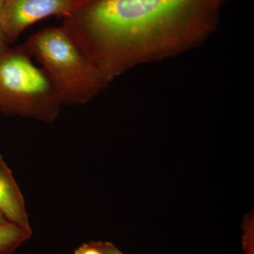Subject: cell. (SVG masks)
Segmentation results:
<instances>
[{"label": "cell", "mask_w": 254, "mask_h": 254, "mask_svg": "<svg viewBox=\"0 0 254 254\" xmlns=\"http://www.w3.org/2000/svg\"><path fill=\"white\" fill-rule=\"evenodd\" d=\"M23 45L43 66L63 105L89 103L109 85L62 27L42 29Z\"/></svg>", "instance_id": "7a4b0ae2"}, {"label": "cell", "mask_w": 254, "mask_h": 254, "mask_svg": "<svg viewBox=\"0 0 254 254\" xmlns=\"http://www.w3.org/2000/svg\"><path fill=\"white\" fill-rule=\"evenodd\" d=\"M103 247L105 254H125L110 242H103Z\"/></svg>", "instance_id": "30bf717a"}, {"label": "cell", "mask_w": 254, "mask_h": 254, "mask_svg": "<svg viewBox=\"0 0 254 254\" xmlns=\"http://www.w3.org/2000/svg\"><path fill=\"white\" fill-rule=\"evenodd\" d=\"M229 0H222V4H225V2H227V1H228Z\"/></svg>", "instance_id": "4fadbf2b"}, {"label": "cell", "mask_w": 254, "mask_h": 254, "mask_svg": "<svg viewBox=\"0 0 254 254\" xmlns=\"http://www.w3.org/2000/svg\"><path fill=\"white\" fill-rule=\"evenodd\" d=\"M76 0H4L0 26L10 44L33 23L52 16H68Z\"/></svg>", "instance_id": "277c9868"}, {"label": "cell", "mask_w": 254, "mask_h": 254, "mask_svg": "<svg viewBox=\"0 0 254 254\" xmlns=\"http://www.w3.org/2000/svg\"><path fill=\"white\" fill-rule=\"evenodd\" d=\"M222 0H76L63 28L107 83L195 50L218 28Z\"/></svg>", "instance_id": "6da1fadb"}, {"label": "cell", "mask_w": 254, "mask_h": 254, "mask_svg": "<svg viewBox=\"0 0 254 254\" xmlns=\"http://www.w3.org/2000/svg\"><path fill=\"white\" fill-rule=\"evenodd\" d=\"M9 223H11V222L8 221L7 219L4 216V214L0 211V225H6V224Z\"/></svg>", "instance_id": "8fae6325"}, {"label": "cell", "mask_w": 254, "mask_h": 254, "mask_svg": "<svg viewBox=\"0 0 254 254\" xmlns=\"http://www.w3.org/2000/svg\"><path fill=\"white\" fill-rule=\"evenodd\" d=\"M4 0H0V11H1V7H2L3 3Z\"/></svg>", "instance_id": "7c38bea8"}, {"label": "cell", "mask_w": 254, "mask_h": 254, "mask_svg": "<svg viewBox=\"0 0 254 254\" xmlns=\"http://www.w3.org/2000/svg\"><path fill=\"white\" fill-rule=\"evenodd\" d=\"M31 58L23 44L0 55V112L52 123L63 105L46 73Z\"/></svg>", "instance_id": "3957f363"}, {"label": "cell", "mask_w": 254, "mask_h": 254, "mask_svg": "<svg viewBox=\"0 0 254 254\" xmlns=\"http://www.w3.org/2000/svg\"><path fill=\"white\" fill-rule=\"evenodd\" d=\"M0 211L14 225L31 227L24 198L11 170L0 155Z\"/></svg>", "instance_id": "5b68a950"}, {"label": "cell", "mask_w": 254, "mask_h": 254, "mask_svg": "<svg viewBox=\"0 0 254 254\" xmlns=\"http://www.w3.org/2000/svg\"><path fill=\"white\" fill-rule=\"evenodd\" d=\"M32 235L31 227L14 224L0 225V254H12Z\"/></svg>", "instance_id": "8992f818"}, {"label": "cell", "mask_w": 254, "mask_h": 254, "mask_svg": "<svg viewBox=\"0 0 254 254\" xmlns=\"http://www.w3.org/2000/svg\"><path fill=\"white\" fill-rule=\"evenodd\" d=\"M73 254H105L103 250V242H92L85 243L78 247Z\"/></svg>", "instance_id": "ba28073f"}, {"label": "cell", "mask_w": 254, "mask_h": 254, "mask_svg": "<svg viewBox=\"0 0 254 254\" xmlns=\"http://www.w3.org/2000/svg\"><path fill=\"white\" fill-rule=\"evenodd\" d=\"M244 250L245 254H254V221L253 218L247 219L244 225Z\"/></svg>", "instance_id": "52a82bcc"}, {"label": "cell", "mask_w": 254, "mask_h": 254, "mask_svg": "<svg viewBox=\"0 0 254 254\" xmlns=\"http://www.w3.org/2000/svg\"><path fill=\"white\" fill-rule=\"evenodd\" d=\"M10 45L11 44L8 41L7 38L5 36L4 32L0 26V55L9 50L11 48Z\"/></svg>", "instance_id": "9c48e42d"}]
</instances>
